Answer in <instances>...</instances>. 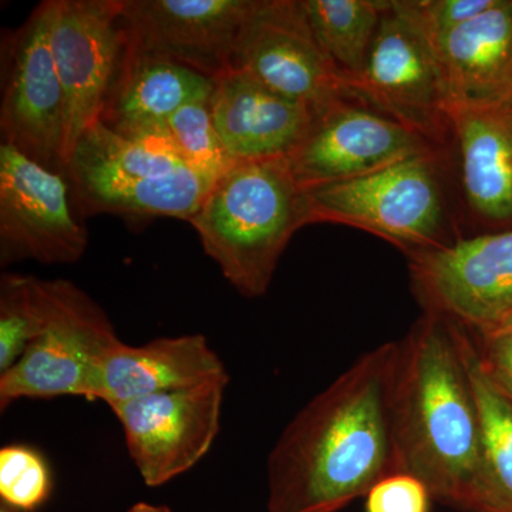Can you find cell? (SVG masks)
I'll use <instances>...</instances> for the list:
<instances>
[{"label":"cell","instance_id":"1","mask_svg":"<svg viewBox=\"0 0 512 512\" xmlns=\"http://www.w3.org/2000/svg\"><path fill=\"white\" fill-rule=\"evenodd\" d=\"M397 342L356 359L291 420L268 457V512H339L397 471Z\"/></svg>","mask_w":512,"mask_h":512},{"label":"cell","instance_id":"2","mask_svg":"<svg viewBox=\"0 0 512 512\" xmlns=\"http://www.w3.org/2000/svg\"><path fill=\"white\" fill-rule=\"evenodd\" d=\"M397 345L390 403L397 471L423 481L434 501L464 512L481 429L463 326L424 312Z\"/></svg>","mask_w":512,"mask_h":512},{"label":"cell","instance_id":"3","mask_svg":"<svg viewBox=\"0 0 512 512\" xmlns=\"http://www.w3.org/2000/svg\"><path fill=\"white\" fill-rule=\"evenodd\" d=\"M190 224L205 254L245 298L268 292L308 200L286 160L235 163L212 185Z\"/></svg>","mask_w":512,"mask_h":512},{"label":"cell","instance_id":"4","mask_svg":"<svg viewBox=\"0 0 512 512\" xmlns=\"http://www.w3.org/2000/svg\"><path fill=\"white\" fill-rule=\"evenodd\" d=\"M62 173L86 214L190 222L212 187L173 144L124 137L103 121L77 141Z\"/></svg>","mask_w":512,"mask_h":512},{"label":"cell","instance_id":"5","mask_svg":"<svg viewBox=\"0 0 512 512\" xmlns=\"http://www.w3.org/2000/svg\"><path fill=\"white\" fill-rule=\"evenodd\" d=\"M311 224L370 232L407 256L447 247L451 235L440 151L420 154L345 183L306 190Z\"/></svg>","mask_w":512,"mask_h":512},{"label":"cell","instance_id":"6","mask_svg":"<svg viewBox=\"0 0 512 512\" xmlns=\"http://www.w3.org/2000/svg\"><path fill=\"white\" fill-rule=\"evenodd\" d=\"M349 94L399 121L440 148L451 138L446 84L436 43L403 0L384 6L365 67L349 80Z\"/></svg>","mask_w":512,"mask_h":512},{"label":"cell","instance_id":"7","mask_svg":"<svg viewBox=\"0 0 512 512\" xmlns=\"http://www.w3.org/2000/svg\"><path fill=\"white\" fill-rule=\"evenodd\" d=\"M119 340L99 303L73 282L55 279V305L45 332L0 373V410L23 399L90 400L97 363Z\"/></svg>","mask_w":512,"mask_h":512},{"label":"cell","instance_id":"8","mask_svg":"<svg viewBox=\"0 0 512 512\" xmlns=\"http://www.w3.org/2000/svg\"><path fill=\"white\" fill-rule=\"evenodd\" d=\"M123 0H56L50 46L63 89L62 171L101 121L124 56Z\"/></svg>","mask_w":512,"mask_h":512},{"label":"cell","instance_id":"9","mask_svg":"<svg viewBox=\"0 0 512 512\" xmlns=\"http://www.w3.org/2000/svg\"><path fill=\"white\" fill-rule=\"evenodd\" d=\"M69 181L0 144V265L36 261L76 264L89 245L87 229L74 218Z\"/></svg>","mask_w":512,"mask_h":512},{"label":"cell","instance_id":"10","mask_svg":"<svg viewBox=\"0 0 512 512\" xmlns=\"http://www.w3.org/2000/svg\"><path fill=\"white\" fill-rule=\"evenodd\" d=\"M409 261L424 311L439 313L473 335L512 313V229L458 238Z\"/></svg>","mask_w":512,"mask_h":512},{"label":"cell","instance_id":"11","mask_svg":"<svg viewBox=\"0 0 512 512\" xmlns=\"http://www.w3.org/2000/svg\"><path fill=\"white\" fill-rule=\"evenodd\" d=\"M228 382L212 380L110 407L147 487H161L183 476L210 453L221 430Z\"/></svg>","mask_w":512,"mask_h":512},{"label":"cell","instance_id":"12","mask_svg":"<svg viewBox=\"0 0 512 512\" xmlns=\"http://www.w3.org/2000/svg\"><path fill=\"white\" fill-rule=\"evenodd\" d=\"M258 0H123L124 55L158 57L215 79L229 72Z\"/></svg>","mask_w":512,"mask_h":512},{"label":"cell","instance_id":"13","mask_svg":"<svg viewBox=\"0 0 512 512\" xmlns=\"http://www.w3.org/2000/svg\"><path fill=\"white\" fill-rule=\"evenodd\" d=\"M232 69L308 104L316 114L350 97L348 76L319 45L301 0H258L239 37Z\"/></svg>","mask_w":512,"mask_h":512},{"label":"cell","instance_id":"14","mask_svg":"<svg viewBox=\"0 0 512 512\" xmlns=\"http://www.w3.org/2000/svg\"><path fill=\"white\" fill-rule=\"evenodd\" d=\"M430 151L440 148L399 121L345 97L316 114L308 136L286 161L303 190H312Z\"/></svg>","mask_w":512,"mask_h":512},{"label":"cell","instance_id":"15","mask_svg":"<svg viewBox=\"0 0 512 512\" xmlns=\"http://www.w3.org/2000/svg\"><path fill=\"white\" fill-rule=\"evenodd\" d=\"M56 0L36 6L10 39L3 74L2 143L62 171L63 89L50 46Z\"/></svg>","mask_w":512,"mask_h":512},{"label":"cell","instance_id":"16","mask_svg":"<svg viewBox=\"0 0 512 512\" xmlns=\"http://www.w3.org/2000/svg\"><path fill=\"white\" fill-rule=\"evenodd\" d=\"M210 103L215 127L234 163L288 160L316 117L308 104L269 89L239 69L215 77Z\"/></svg>","mask_w":512,"mask_h":512},{"label":"cell","instance_id":"17","mask_svg":"<svg viewBox=\"0 0 512 512\" xmlns=\"http://www.w3.org/2000/svg\"><path fill=\"white\" fill-rule=\"evenodd\" d=\"M220 379H229L224 362L200 333L167 336L141 346L120 339L97 363L89 402L100 400L113 407Z\"/></svg>","mask_w":512,"mask_h":512},{"label":"cell","instance_id":"18","mask_svg":"<svg viewBox=\"0 0 512 512\" xmlns=\"http://www.w3.org/2000/svg\"><path fill=\"white\" fill-rule=\"evenodd\" d=\"M448 113L512 103V0H498L478 18L436 43Z\"/></svg>","mask_w":512,"mask_h":512},{"label":"cell","instance_id":"19","mask_svg":"<svg viewBox=\"0 0 512 512\" xmlns=\"http://www.w3.org/2000/svg\"><path fill=\"white\" fill-rule=\"evenodd\" d=\"M448 117L468 211L485 232L512 229V103Z\"/></svg>","mask_w":512,"mask_h":512},{"label":"cell","instance_id":"20","mask_svg":"<svg viewBox=\"0 0 512 512\" xmlns=\"http://www.w3.org/2000/svg\"><path fill=\"white\" fill-rule=\"evenodd\" d=\"M212 89L214 79L183 64L124 55L101 121L124 137L171 144L170 117L191 101L208 99Z\"/></svg>","mask_w":512,"mask_h":512},{"label":"cell","instance_id":"21","mask_svg":"<svg viewBox=\"0 0 512 512\" xmlns=\"http://www.w3.org/2000/svg\"><path fill=\"white\" fill-rule=\"evenodd\" d=\"M463 349L480 413V454L464 512H512V402L485 375L473 333Z\"/></svg>","mask_w":512,"mask_h":512},{"label":"cell","instance_id":"22","mask_svg":"<svg viewBox=\"0 0 512 512\" xmlns=\"http://www.w3.org/2000/svg\"><path fill=\"white\" fill-rule=\"evenodd\" d=\"M301 5L326 55L349 80L360 74L375 42L386 2L301 0Z\"/></svg>","mask_w":512,"mask_h":512},{"label":"cell","instance_id":"23","mask_svg":"<svg viewBox=\"0 0 512 512\" xmlns=\"http://www.w3.org/2000/svg\"><path fill=\"white\" fill-rule=\"evenodd\" d=\"M55 279L6 272L0 279V373L39 338L52 318Z\"/></svg>","mask_w":512,"mask_h":512},{"label":"cell","instance_id":"24","mask_svg":"<svg viewBox=\"0 0 512 512\" xmlns=\"http://www.w3.org/2000/svg\"><path fill=\"white\" fill-rule=\"evenodd\" d=\"M211 97L185 104L167 123V134L178 154L211 185L234 165L222 143L214 119Z\"/></svg>","mask_w":512,"mask_h":512},{"label":"cell","instance_id":"25","mask_svg":"<svg viewBox=\"0 0 512 512\" xmlns=\"http://www.w3.org/2000/svg\"><path fill=\"white\" fill-rule=\"evenodd\" d=\"M53 491V474L40 451L26 444L0 448V500L18 512L39 510Z\"/></svg>","mask_w":512,"mask_h":512},{"label":"cell","instance_id":"26","mask_svg":"<svg viewBox=\"0 0 512 512\" xmlns=\"http://www.w3.org/2000/svg\"><path fill=\"white\" fill-rule=\"evenodd\" d=\"M498 0H403L434 43L495 6Z\"/></svg>","mask_w":512,"mask_h":512},{"label":"cell","instance_id":"27","mask_svg":"<svg viewBox=\"0 0 512 512\" xmlns=\"http://www.w3.org/2000/svg\"><path fill=\"white\" fill-rule=\"evenodd\" d=\"M365 500V512H430L434 501L426 484L406 473L384 477Z\"/></svg>","mask_w":512,"mask_h":512},{"label":"cell","instance_id":"28","mask_svg":"<svg viewBox=\"0 0 512 512\" xmlns=\"http://www.w3.org/2000/svg\"><path fill=\"white\" fill-rule=\"evenodd\" d=\"M485 375L512 402V313L476 339Z\"/></svg>","mask_w":512,"mask_h":512},{"label":"cell","instance_id":"29","mask_svg":"<svg viewBox=\"0 0 512 512\" xmlns=\"http://www.w3.org/2000/svg\"><path fill=\"white\" fill-rule=\"evenodd\" d=\"M127 512H173L167 505H158L150 503H137L131 505Z\"/></svg>","mask_w":512,"mask_h":512},{"label":"cell","instance_id":"30","mask_svg":"<svg viewBox=\"0 0 512 512\" xmlns=\"http://www.w3.org/2000/svg\"><path fill=\"white\" fill-rule=\"evenodd\" d=\"M0 512H18L15 510H12V508L6 507V505H0Z\"/></svg>","mask_w":512,"mask_h":512}]
</instances>
